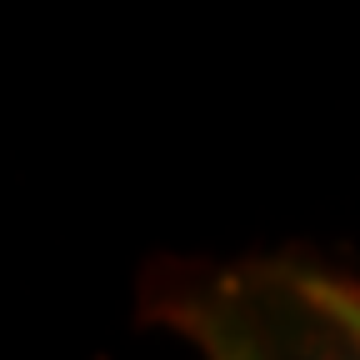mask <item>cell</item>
Here are the masks:
<instances>
[{
    "label": "cell",
    "instance_id": "1",
    "mask_svg": "<svg viewBox=\"0 0 360 360\" xmlns=\"http://www.w3.org/2000/svg\"><path fill=\"white\" fill-rule=\"evenodd\" d=\"M160 315L175 330H186L205 350V360H265L260 340H255V326H250V315L240 310L236 295H210V300L186 295V300H170Z\"/></svg>",
    "mask_w": 360,
    "mask_h": 360
},
{
    "label": "cell",
    "instance_id": "2",
    "mask_svg": "<svg viewBox=\"0 0 360 360\" xmlns=\"http://www.w3.org/2000/svg\"><path fill=\"white\" fill-rule=\"evenodd\" d=\"M276 281L300 310L330 321L335 330H345L360 345V281L326 276V270H276Z\"/></svg>",
    "mask_w": 360,
    "mask_h": 360
},
{
    "label": "cell",
    "instance_id": "3",
    "mask_svg": "<svg viewBox=\"0 0 360 360\" xmlns=\"http://www.w3.org/2000/svg\"><path fill=\"white\" fill-rule=\"evenodd\" d=\"M305 315H310V310H305ZM300 360H360V345H355L345 330H335L330 321L310 315V340H305Z\"/></svg>",
    "mask_w": 360,
    "mask_h": 360
}]
</instances>
